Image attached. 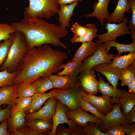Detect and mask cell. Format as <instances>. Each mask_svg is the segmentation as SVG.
I'll return each instance as SVG.
<instances>
[{
    "mask_svg": "<svg viewBox=\"0 0 135 135\" xmlns=\"http://www.w3.org/2000/svg\"><path fill=\"white\" fill-rule=\"evenodd\" d=\"M55 135H74V133L70 128H66L60 125L56 129Z\"/></svg>",
    "mask_w": 135,
    "mask_h": 135,
    "instance_id": "44",
    "label": "cell"
},
{
    "mask_svg": "<svg viewBox=\"0 0 135 135\" xmlns=\"http://www.w3.org/2000/svg\"><path fill=\"white\" fill-rule=\"evenodd\" d=\"M97 75L99 78L98 82V92L102 95H106L116 98L121 96V89L115 88L110 85L109 82H105L100 74L98 73Z\"/></svg>",
    "mask_w": 135,
    "mask_h": 135,
    "instance_id": "24",
    "label": "cell"
},
{
    "mask_svg": "<svg viewBox=\"0 0 135 135\" xmlns=\"http://www.w3.org/2000/svg\"><path fill=\"white\" fill-rule=\"evenodd\" d=\"M15 85L16 87L18 98L32 97L35 93L32 83L22 82Z\"/></svg>",
    "mask_w": 135,
    "mask_h": 135,
    "instance_id": "32",
    "label": "cell"
},
{
    "mask_svg": "<svg viewBox=\"0 0 135 135\" xmlns=\"http://www.w3.org/2000/svg\"><path fill=\"white\" fill-rule=\"evenodd\" d=\"M16 73V71L8 72L6 69L0 71V88L4 86L13 85V81Z\"/></svg>",
    "mask_w": 135,
    "mask_h": 135,
    "instance_id": "35",
    "label": "cell"
},
{
    "mask_svg": "<svg viewBox=\"0 0 135 135\" xmlns=\"http://www.w3.org/2000/svg\"><path fill=\"white\" fill-rule=\"evenodd\" d=\"M26 115L24 111L11 113L8 122L10 130L12 133L14 132L18 129L24 126Z\"/></svg>",
    "mask_w": 135,
    "mask_h": 135,
    "instance_id": "25",
    "label": "cell"
},
{
    "mask_svg": "<svg viewBox=\"0 0 135 135\" xmlns=\"http://www.w3.org/2000/svg\"><path fill=\"white\" fill-rule=\"evenodd\" d=\"M25 124L31 128L36 131L39 135L52 130L53 127V123L48 120L36 119L26 121Z\"/></svg>",
    "mask_w": 135,
    "mask_h": 135,
    "instance_id": "27",
    "label": "cell"
},
{
    "mask_svg": "<svg viewBox=\"0 0 135 135\" xmlns=\"http://www.w3.org/2000/svg\"><path fill=\"white\" fill-rule=\"evenodd\" d=\"M12 42L11 37L0 42V68L7 56Z\"/></svg>",
    "mask_w": 135,
    "mask_h": 135,
    "instance_id": "34",
    "label": "cell"
},
{
    "mask_svg": "<svg viewBox=\"0 0 135 135\" xmlns=\"http://www.w3.org/2000/svg\"><path fill=\"white\" fill-rule=\"evenodd\" d=\"M105 46L108 49H111L112 47L116 48L118 51V55H120L124 52H129L130 53H135V41L131 44H124L116 42V40H112L104 43Z\"/></svg>",
    "mask_w": 135,
    "mask_h": 135,
    "instance_id": "29",
    "label": "cell"
},
{
    "mask_svg": "<svg viewBox=\"0 0 135 135\" xmlns=\"http://www.w3.org/2000/svg\"><path fill=\"white\" fill-rule=\"evenodd\" d=\"M57 99L54 97L47 100L44 106L34 113L26 114L25 118L26 121L39 119L52 121V118L56 111V104Z\"/></svg>",
    "mask_w": 135,
    "mask_h": 135,
    "instance_id": "10",
    "label": "cell"
},
{
    "mask_svg": "<svg viewBox=\"0 0 135 135\" xmlns=\"http://www.w3.org/2000/svg\"><path fill=\"white\" fill-rule=\"evenodd\" d=\"M18 98L16 100L14 106L10 109L11 113L19 111H24L32 102V97Z\"/></svg>",
    "mask_w": 135,
    "mask_h": 135,
    "instance_id": "33",
    "label": "cell"
},
{
    "mask_svg": "<svg viewBox=\"0 0 135 135\" xmlns=\"http://www.w3.org/2000/svg\"><path fill=\"white\" fill-rule=\"evenodd\" d=\"M12 42L6 58L0 68V71L6 69L15 72L20 61L30 49L25 37L21 32L16 30L12 34Z\"/></svg>",
    "mask_w": 135,
    "mask_h": 135,
    "instance_id": "3",
    "label": "cell"
},
{
    "mask_svg": "<svg viewBox=\"0 0 135 135\" xmlns=\"http://www.w3.org/2000/svg\"><path fill=\"white\" fill-rule=\"evenodd\" d=\"M96 77L92 69L83 70L79 76V84L87 94L94 95L99 92L98 82Z\"/></svg>",
    "mask_w": 135,
    "mask_h": 135,
    "instance_id": "12",
    "label": "cell"
},
{
    "mask_svg": "<svg viewBox=\"0 0 135 135\" xmlns=\"http://www.w3.org/2000/svg\"><path fill=\"white\" fill-rule=\"evenodd\" d=\"M110 64L103 63L94 66L92 69L100 72L105 76L109 82L115 88H116L120 76V70L109 66Z\"/></svg>",
    "mask_w": 135,
    "mask_h": 135,
    "instance_id": "15",
    "label": "cell"
},
{
    "mask_svg": "<svg viewBox=\"0 0 135 135\" xmlns=\"http://www.w3.org/2000/svg\"><path fill=\"white\" fill-rule=\"evenodd\" d=\"M132 11L131 19L129 22L128 26L130 30H135V0H128Z\"/></svg>",
    "mask_w": 135,
    "mask_h": 135,
    "instance_id": "42",
    "label": "cell"
},
{
    "mask_svg": "<svg viewBox=\"0 0 135 135\" xmlns=\"http://www.w3.org/2000/svg\"><path fill=\"white\" fill-rule=\"evenodd\" d=\"M121 95L118 98L112 97L111 100L112 104L118 103L121 104L122 113L126 116L135 105V94L121 89Z\"/></svg>",
    "mask_w": 135,
    "mask_h": 135,
    "instance_id": "18",
    "label": "cell"
},
{
    "mask_svg": "<svg viewBox=\"0 0 135 135\" xmlns=\"http://www.w3.org/2000/svg\"><path fill=\"white\" fill-rule=\"evenodd\" d=\"M54 89L48 93H35L32 97L30 104L24 110L26 114L34 113L39 110L48 99L54 97Z\"/></svg>",
    "mask_w": 135,
    "mask_h": 135,
    "instance_id": "19",
    "label": "cell"
},
{
    "mask_svg": "<svg viewBox=\"0 0 135 135\" xmlns=\"http://www.w3.org/2000/svg\"><path fill=\"white\" fill-rule=\"evenodd\" d=\"M66 114L69 120L82 127L88 122H94L98 126L101 122V120L95 115L87 113L80 107L73 111L68 109L66 111Z\"/></svg>",
    "mask_w": 135,
    "mask_h": 135,
    "instance_id": "11",
    "label": "cell"
},
{
    "mask_svg": "<svg viewBox=\"0 0 135 135\" xmlns=\"http://www.w3.org/2000/svg\"><path fill=\"white\" fill-rule=\"evenodd\" d=\"M120 76L119 80L122 86H127L135 79V62L128 66L125 68L119 70Z\"/></svg>",
    "mask_w": 135,
    "mask_h": 135,
    "instance_id": "30",
    "label": "cell"
},
{
    "mask_svg": "<svg viewBox=\"0 0 135 135\" xmlns=\"http://www.w3.org/2000/svg\"><path fill=\"white\" fill-rule=\"evenodd\" d=\"M129 92L135 94V79L130 83L127 85Z\"/></svg>",
    "mask_w": 135,
    "mask_h": 135,
    "instance_id": "49",
    "label": "cell"
},
{
    "mask_svg": "<svg viewBox=\"0 0 135 135\" xmlns=\"http://www.w3.org/2000/svg\"><path fill=\"white\" fill-rule=\"evenodd\" d=\"M61 68L63 70L58 72L57 75L77 76L83 70V62L76 61H68L66 63L63 64Z\"/></svg>",
    "mask_w": 135,
    "mask_h": 135,
    "instance_id": "26",
    "label": "cell"
},
{
    "mask_svg": "<svg viewBox=\"0 0 135 135\" xmlns=\"http://www.w3.org/2000/svg\"><path fill=\"white\" fill-rule=\"evenodd\" d=\"M82 128L85 135H107L100 131L94 122H88Z\"/></svg>",
    "mask_w": 135,
    "mask_h": 135,
    "instance_id": "38",
    "label": "cell"
},
{
    "mask_svg": "<svg viewBox=\"0 0 135 135\" xmlns=\"http://www.w3.org/2000/svg\"><path fill=\"white\" fill-rule=\"evenodd\" d=\"M54 88L64 90L74 87L78 84L79 76L58 75L53 74L49 76Z\"/></svg>",
    "mask_w": 135,
    "mask_h": 135,
    "instance_id": "16",
    "label": "cell"
},
{
    "mask_svg": "<svg viewBox=\"0 0 135 135\" xmlns=\"http://www.w3.org/2000/svg\"><path fill=\"white\" fill-rule=\"evenodd\" d=\"M68 109L58 100L56 104V111L52 118L53 127L50 135H55L56 129L60 124L66 123L74 135H85L82 128L77 125L68 118L66 112Z\"/></svg>",
    "mask_w": 135,
    "mask_h": 135,
    "instance_id": "6",
    "label": "cell"
},
{
    "mask_svg": "<svg viewBox=\"0 0 135 135\" xmlns=\"http://www.w3.org/2000/svg\"><path fill=\"white\" fill-rule=\"evenodd\" d=\"M110 50L106 48L103 43H97L94 53L85 59L83 62V70H90L94 66L102 64L111 63L112 60L116 55L109 54Z\"/></svg>",
    "mask_w": 135,
    "mask_h": 135,
    "instance_id": "8",
    "label": "cell"
},
{
    "mask_svg": "<svg viewBox=\"0 0 135 135\" xmlns=\"http://www.w3.org/2000/svg\"><path fill=\"white\" fill-rule=\"evenodd\" d=\"M131 11V7L128 0H118L115 10L109 14L107 20L108 22L120 23L124 20L125 13H129Z\"/></svg>",
    "mask_w": 135,
    "mask_h": 135,
    "instance_id": "17",
    "label": "cell"
},
{
    "mask_svg": "<svg viewBox=\"0 0 135 135\" xmlns=\"http://www.w3.org/2000/svg\"><path fill=\"white\" fill-rule=\"evenodd\" d=\"M24 35L30 49L45 44L68 49L60 38L67 36L68 30L60 24L50 23L44 18H25L11 24Z\"/></svg>",
    "mask_w": 135,
    "mask_h": 135,
    "instance_id": "2",
    "label": "cell"
},
{
    "mask_svg": "<svg viewBox=\"0 0 135 135\" xmlns=\"http://www.w3.org/2000/svg\"><path fill=\"white\" fill-rule=\"evenodd\" d=\"M121 107L120 104L118 103L113 105L112 110L105 116L98 126L100 131L105 133L109 128L117 125L131 124L122 112Z\"/></svg>",
    "mask_w": 135,
    "mask_h": 135,
    "instance_id": "9",
    "label": "cell"
},
{
    "mask_svg": "<svg viewBox=\"0 0 135 135\" xmlns=\"http://www.w3.org/2000/svg\"><path fill=\"white\" fill-rule=\"evenodd\" d=\"M111 98L110 97L106 95L97 96L85 92L82 99L89 102L100 113L105 116L112 110L113 107Z\"/></svg>",
    "mask_w": 135,
    "mask_h": 135,
    "instance_id": "13",
    "label": "cell"
},
{
    "mask_svg": "<svg viewBox=\"0 0 135 135\" xmlns=\"http://www.w3.org/2000/svg\"><path fill=\"white\" fill-rule=\"evenodd\" d=\"M68 58L66 52L55 50L48 44L30 48L15 71L13 85L22 82L32 84L39 78L58 73Z\"/></svg>",
    "mask_w": 135,
    "mask_h": 135,
    "instance_id": "1",
    "label": "cell"
},
{
    "mask_svg": "<svg viewBox=\"0 0 135 135\" xmlns=\"http://www.w3.org/2000/svg\"><path fill=\"white\" fill-rule=\"evenodd\" d=\"M54 97L66 106L70 111L80 107V101L85 92L79 84L64 90L54 89Z\"/></svg>",
    "mask_w": 135,
    "mask_h": 135,
    "instance_id": "5",
    "label": "cell"
},
{
    "mask_svg": "<svg viewBox=\"0 0 135 135\" xmlns=\"http://www.w3.org/2000/svg\"><path fill=\"white\" fill-rule=\"evenodd\" d=\"M29 5L24 11V17L48 20L57 14L58 0H28Z\"/></svg>",
    "mask_w": 135,
    "mask_h": 135,
    "instance_id": "4",
    "label": "cell"
},
{
    "mask_svg": "<svg viewBox=\"0 0 135 135\" xmlns=\"http://www.w3.org/2000/svg\"><path fill=\"white\" fill-rule=\"evenodd\" d=\"M16 30L11 24H0V42L10 38L12 34Z\"/></svg>",
    "mask_w": 135,
    "mask_h": 135,
    "instance_id": "36",
    "label": "cell"
},
{
    "mask_svg": "<svg viewBox=\"0 0 135 135\" xmlns=\"http://www.w3.org/2000/svg\"><path fill=\"white\" fill-rule=\"evenodd\" d=\"M120 125L124 128L126 134L130 135H135V123L130 124H122Z\"/></svg>",
    "mask_w": 135,
    "mask_h": 135,
    "instance_id": "45",
    "label": "cell"
},
{
    "mask_svg": "<svg viewBox=\"0 0 135 135\" xmlns=\"http://www.w3.org/2000/svg\"><path fill=\"white\" fill-rule=\"evenodd\" d=\"M129 22L127 16L125 17L124 20L118 24L114 23L106 22L105 26L107 32L104 34H98L97 38L98 39L96 43H104L116 40V38L119 36L126 34H130V30L127 26Z\"/></svg>",
    "mask_w": 135,
    "mask_h": 135,
    "instance_id": "7",
    "label": "cell"
},
{
    "mask_svg": "<svg viewBox=\"0 0 135 135\" xmlns=\"http://www.w3.org/2000/svg\"><path fill=\"white\" fill-rule=\"evenodd\" d=\"M80 107L86 112H89L102 120L105 116L100 113L97 109L91 104L82 99L80 101Z\"/></svg>",
    "mask_w": 135,
    "mask_h": 135,
    "instance_id": "37",
    "label": "cell"
},
{
    "mask_svg": "<svg viewBox=\"0 0 135 135\" xmlns=\"http://www.w3.org/2000/svg\"><path fill=\"white\" fill-rule=\"evenodd\" d=\"M12 135H39L36 131L32 128H25L24 126L18 129L14 133H12Z\"/></svg>",
    "mask_w": 135,
    "mask_h": 135,
    "instance_id": "40",
    "label": "cell"
},
{
    "mask_svg": "<svg viewBox=\"0 0 135 135\" xmlns=\"http://www.w3.org/2000/svg\"><path fill=\"white\" fill-rule=\"evenodd\" d=\"M35 93H43L54 88L52 82L49 76L39 78L32 83Z\"/></svg>",
    "mask_w": 135,
    "mask_h": 135,
    "instance_id": "28",
    "label": "cell"
},
{
    "mask_svg": "<svg viewBox=\"0 0 135 135\" xmlns=\"http://www.w3.org/2000/svg\"><path fill=\"white\" fill-rule=\"evenodd\" d=\"M130 35H131L132 42L135 41V30H131L130 31Z\"/></svg>",
    "mask_w": 135,
    "mask_h": 135,
    "instance_id": "50",
    "label": "cell"
},
{
    "mask_svg": "<svg viewBox=\"0 0 135 135\" xmlns=\"http://www.w3.org/2000/svg\"><path fill=\"white\" fill-rule=\"evenodd\" d=\"M126 119L131 124L135 122V106L128 112L126 116Z\"/></svg>",
    "mask_w": 135,
    "mask_h": 135,
    "instance_id": "47",
    "label": "cell"
},
{
    "mask_svg": "<svg viewBox=\"0 0 135 135\" xmlns=\"http://www.w3.org/2000/svg\"><path fill=\"white\" fill-rule=\"evenodd\" d=\"M82 0H58V3L60 6L62 5H66L71 4L76 2L81 1Z\"/></svg>",
    "mask_w": 135,
    "mask_h": 135,
    "instance_id": "48",
    "label": "cell"
},
{
    "mask_svg": "<svg viewBox=\"0 0 135 135\" xmlns=\"http://www.w3.org/2000/svg\"><path fill=\"white\" fill-rule=\"evenodd\" d=\"M71 30L74 34L72 38L74 39L84 36L87 32V29L85 27L80 26L77 22H75L71 28Z\"/></svg>",
    "mask_w": 135,
    "mask_h": 135,
    "instance_id": "39",
    "label": "cell"
},
{
    "mask_svg": "<svg viewBox=\"0 0 135 135\" xmlns=\"http://www.w3.org/2000/svg\"><path fill=\"white\" fill-rule=\"evenodd\" d=\"M112 0H98L94 2L92 5L93 11L92 13L84 14L87 18L95 17L103 26L105 20H107L109 16L108 7L109 3Z\"/></svg>",
    "mask_w": 135,
    "mask_h": 135,
    "instance_id": "14",
    "label": "cell"
},
{
    "mask_svg": "<svg viewBox=\"0 0 135 135\" xmlns=\"http://www.w3.org/2000/svg\"><path fill=\"white\" fill-rule=\"evenodd\" d=\"M97 43L92 41L82 43L81 46L75 51L74 56L71 61L82 62L95 52Z\"/></svg>",
    "mask_w": 135,
    "mask_h": 135,
    "instance_id": "22",
    "label": "cell"
},
{
    "mask_svg": "<svg viewBox=\"0 0 135 135\" xmlns=\"http://www.w3.org/2000/svg\"><path fill=\"white\" fill-rule=\"evenodd\" d=\"M105 133L107 135H125L126 134L124 128L120 125L110 128Z\"/></svg>",
    "mask_w": 135,
    "mask_h": 135,
    "instance_id": "41",
    "label": "cell"
},
{
    "mask_svg": "<svg viewBox=\"0 0 135 135\" xmlns=\"http://www.w3.org/2000/svg\"><path fill=\"white\" fill-rule=\"evenodd\" d=\"M135 62V53H130L127 55L116 56L112 60L109 66L119 70H123Z\"/></svg>",
    "mask_w": 135,
    "mask_h": 135,
    "instance_id": "23",
    "label": "cell"
},
{
    "mask_svg": "<svg viewBox=\"0 0 135 135\" xmlns=\"http://www.w3.org/2000/svg\"><path fill=\"white\" fill-rule=\"evenodd\" d=\"M87 29V32L83 37L74 39L72 38L70 41L72 43L78 42L82 43L93 41V39L97 37L98 31L96 25L93 24H88L85 26Z\"/></svg>",
    "mask_w": 135,
    "mask_h": 135,
    "instance_id": "31",
    "label": "cell"
},
{
    "mask_svg": "<svg viewBox=\"0 0 135 135\" xmlns=\"http://www.w3.org/2000/svg\"><path fill=\"white\" fill-rule=\"evenodd\" d=\"M10 108L8 105L6 108L2 109L1 107H0V122L9 118L11 114Z\"/></svg>",
    "mask_w": 135,
    "mask_h": 135,
    "instance_id": "43",
    "label": "cell"
},
{
    "mask_svg": "<svg viewBox=\"0 0 135 135\" xmlns=\"http://www.w3.org/2000/svg\"><path fill=\"white\" fill-rule=\"evenodd\" d=\"M78 3V2H76L69 5L59 6L60 7L57 14L59 16V24L64 28L66 29L70 26L71 18L74 8Z\"/></svg>",
    "mask_w": 135,
    "mask_h": 135,
    "instance_id": "20",
    "label": "cell"
},
{
    "mask_svg": "<svg viewBox=\"0 0 135 135\" xmlns=\"http://www.w3.org/2000/svg\"><path fill=\"white\" fill-rule=\"evenodd\" d=\"M17 88L15 85L6 86L0 88V107L6 104L11 108L13 107L18 98Z\"/></svg>",
    "mask_w": 135,
    "mask_h": 135,
    "instance_id": "21",
    "label": "cell"
},
{
    "mask_svg": "<svg viewBox=\"0 0 135 135\" xmlns=\"http://www.w3.org/2000/svg\"><path fill=\"white\" fill-rule=\"evenodd\" d=\"M8 123V119H6L1 122L0 124V135H9L10 132L7 130Z\"/></svg>",
    "mask_w": 135,
    "mask_h": 135,
    "instance_id": "46",
    "label": "cell"
}]
</instances>
